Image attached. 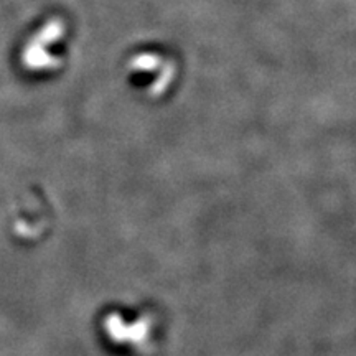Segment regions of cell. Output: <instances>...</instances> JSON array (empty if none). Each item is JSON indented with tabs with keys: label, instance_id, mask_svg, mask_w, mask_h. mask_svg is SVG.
<instances>
[{
	"label": "cell",
	"instance_id": "6da1fadb",
	"mask_svg": "<svg viewBox=\"0 0 356 356\" xmlns=\"http://www.w3.org/2000/svg\"><path fill=\"white\" fill-rule=\"evenodd\" d=\"M181 71L180 56L160 43L134 47L122 65L129 89L142 99L152 102L170 97L180 83Z\"/></svg>",
	"mask_w": 356,
	"mask_h": 356
}]
</instances>
